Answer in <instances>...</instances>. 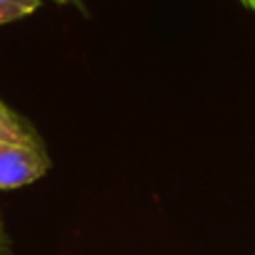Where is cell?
<instances>
[{"instance_id": "1", "label": "cell", "mask_w": 255, "mask_h": 255, "mask_svg": "<svg viewBox=\"0 0 255 255\" xmlns=\"http://www.w3.org/2000/svg\"><path fill=\"white\" fill-rule=\"evenodd\" d=\"M50 171V156L40 139H0V191L35 183Z\"/></svg>"}, {"instance_id": "2", "label": "cell", "mask_w": 255, "mask_h": 255, "mask_svg": "<svg viewBox=\"0 0 255 255\" xmlns=\"http://www.w3.org/2000/svg\"><path fill=\"white\" fill-rule=\"evenodd\" d=\"M0 139H20V141H35L37 139L32 127L20 114H15L2 99H0Z\"/></svg>"}, {"instance_id": "3", "label": "cell", "mask_w": 255, "mask_h": 255, "mask_svg": "<svg viewBox=\"0 0 255 255\" xmlns=\"http://www.w3.org/2000/svg\"><path fill=\"white\" fill-rule=\"evenodd\" d=\"M40 5H42V0H0V25L22 20V17L32 15Z\"/></svg>"}, {"instance_id": "4", "label": "cell", "mask_w": 255, "mask_h": 255, "mask_svg": "<svg viewBox=\"0 0 255 255\" xmlns=\"http://www.w3.org/2000/svg\"><path fill=\"white\" fill-rule=\"evenodd\" d=\"M0 255H10L7 253V241H0Z\"/></svg>"}, {"instance_id": "5", "label": "cell", "mask_w": 255, "mask_h": 255, "mask_svg": "<svg viewBox=\"0 0 255 255\" xmlns=\"http://www.w3.org/2000/svg\"><path fill=\"white\" fill-rule=\"evenodd\" d=\"M52 2H60V5H72L75 2V5H80L77 0H52Z\"/></svg>"}, {"instance_id": "6", "label": "cell", "mask_w": 255, "mask_h": 255, "mask_svg": "<svg viewBox=\"0 0 255 255\" xmlns=\"http://www.w3.org/2000/svg\"><path fill=\"white\" fill-rule=\"evenodd\" d=\"M243 5H246V7H251V10H255V0H243Z\"/></svg>"}, {"instance_id": "7", "label": "cell", "mask_w": 255, "mask_h": 255, "mask_svg": "<svg viewBox=\"0 0 255 255\" xmlns=\"http://www.w3.org/2000/svg\"><path fill=\"white\" fill-rule=\"evenodd\" d=\"M0 241H5V228H2V216H0Z\"/></svg>"}, {"instance_id": "8", "label": "cell", "mask_w": 255, "mask_h": 255, "mask_svg": "<svg viewBox=\"0 0 255 255\" xmlns=\"http://www.w3.org/2000/svg\"><path fill=\"white\" fill-rule=\"evenodd\" d=\"M241 2H243V0H241Z\"/></svg>"}]
</instances>
